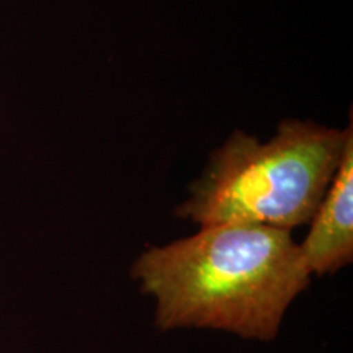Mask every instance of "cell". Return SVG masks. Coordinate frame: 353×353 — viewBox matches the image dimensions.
<instances>
[{"instance_id": "cell-1", "label": "cell", "mask_w": 353, "mask_h": 353, "mask_svg": "<svg viewBox=\"0 0 353 353\" xmlns=\"http://www.w3.org/2000/svg\"><path fill=\"white\" fill-rule=\"evenodd\" d=\"M131 276L156 298L161 329L210 327L272 341L311 272L291 231L218 224L145 249Z\"/></svg>"}, {"instance_id": "cell-3", "label": "cell", "mask_w": 353, "mask_h": 353, "mask_svg": "<svg viewBox=\"0 0 353 353\" xmlns=\"http://www.w3.org/2000/svg\"><path fill=\"white\" fill-rule=\"evenodd\" d=\"M306 239L299 244L311 275H327L353 260V134L343 149L327 192L311 219Z\"/></svg>"}, {"instance_id": "cell-2", "label": "cell", "mask_w": 353, "mask_h": 353, "mask_svg": "<svg viewBox=\"0 0 353 353\" xmlns=\"http://www.w3.org/2000/svg\"><path fill=\"white\" fill-rule=\"evenodd\" d=\"M352 134V114L342 130L286 118L268 141L236 130L210 154L175 214L200 228L304 226L327 192Z\"/></svg>"}]
</instances>
